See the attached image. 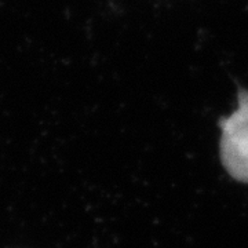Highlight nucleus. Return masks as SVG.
<instances>
[{
  "mask_svg": "<svg viewBox=\"0 0 248 248\" xmlns=\"http://www.w3.org/2000/svg\"><path fill=\"white\" fill-rule=\"evenodd\" d=\"M237 109L219 120L221 159L229 175L248 184V91L239 90Z\"/></svg>",
  "mask_w": 248,
  "mask_h": 248,
  "instance_id": "1",
  "label": "nucleus"
}]
</instances>
